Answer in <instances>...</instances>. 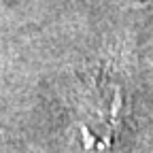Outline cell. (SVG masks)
<instances>
[{
	"instance_id": "1",
	"label": "cell",
	"mask_w": 153,
	"mask_h": 153,
	"mask_svg": "<svg viewBox=\"0 0 153 153\" xmlns=\"http://www.w3.org/2000/svg\"><path fill=\"white\" fill-rule=\"evenodd\" d=\"M121 106L123 96L117 83L100 76L94 85L91 106H89V123H83V134L91 138L98 147H106L119 130L121 121Z\"/></svg>"
}]
</instances>
